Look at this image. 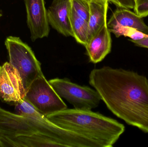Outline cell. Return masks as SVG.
I'll use <instances>...</instances> for the list:
<instances>
[{
    "label": "cell",
    "mask_w": 148,
    "mask_h": 147,
    "mask_svg": "<svg viewBox=\"0 0 148 147\" xmlns=\"http://www.w3.org/2000/svg\"><path fill=\"white\" fill-rule=\"evenodd\" d=\"M49 82L57 94L72 104L76 109L91 110L98 107L101 100L95 90L81 86L68 79L55 78Z\"/></svg>",
    "instance_id": "obj_6"
},
{
    "label": "cell",
    "mask_w": 148,
    "mask_h": 147,
    "mask_svg": "<svg viewBox=\"0 0 148 147\" xmlns=\"http://www.w3.org/2000/svg\"><path fill=\"white\" fill-rule=\"evenodd\" d=\"M26 90L19 72L8 62L0 66V98L15 103L25 98Z\"/></svg>",
    "instance_id": "obj_8"
},
{
    "label": "cell",
    "mask_w": 148,
    "mask_h": 147,
    "mask_svg": "<svg viewBox=\"0 0 148 147\" xmlns=\"http://www.w3.org/2000/svg\"><path fill=\"white\" fill-rule=\"evenodd\" d=\"M3 16V13L1 10H0V18Z\"/></svg>",
    "instance_id": "obj_21"
},
{
    "label": "cell",
    "mask_w": 148,
    "mask_h": 147,
    "mask_svg": "<svg viewBox=\"0 0 148 147\" xmlns=\"http://www.w3.org/2000/svg\"><path fill=\"white\" fill-rule=\"evenodd\" d=\"M47 119L57 126L100 144L112 147L125 131L116 120L91 110L66 109L49 115Z\"/></svg>",
    "instance_id": "obj_2"
},
{
    "label": "cell",
    "mask_w": 148,
    "mask_h": 147,
    "mask_svg": "<svg viewBox=\"0 0 148 147\" xmlns=\"http://www.w3.org/2000/svg\"><path fill=\"white\" fill-rule=\"evenodd\" d=\"M129 40L134 43L137 46L148 48V36L138 40H134L130 39H129Z\"/></svg>",
    "instance_id": "obj_19"
},
{
    "label": "cell",
    "mask_w": 148,
    "mask_h": 147,
    "mask_svg": "<svg viewBox=\"0 0 148 147\" xmlns=\"http://www.w3.org/2000/svg\"><path fill=\"white\" fill-rule=\"evenodd\" d=\"M71 8L76 14L88 22L90 16L89 2L84 0H71Z\"/></svg>",
    "instance_id": "obj_16"
},
{
    "label": "cell",
    "mask_w": 148,
    "mask_h": 147,
    "mask_svg": "<svg viewBox=\"0 0 148 147\" xmlns=\"http://www.w3.org/2000/svg\"><path fill=\"white\" fill-rule=\"evenodd\" d=\"M110 2L114 4L116 7L128 9H134V0H110Z\"/></svg>",
    "instance_id": "obj_18"
},
{
    "label": "cell",
    "mask_w": 148,
    "mask_h": 147,
    "mask_svg": "<svg viewBox=\"0 0 148 147\" xmlns=\"http://www.w3.org/2000/svg\"><path fill=\"white\" fill-rule=\"evenodd\" d=\"M89 4L90 16L88 22V42L98 33L103 26L107 23L109 1L90 2Z\"/></svg>",
    "instance_id": "obj_13"
},
{
    "label": "cell",
    "mask_w": 148,
    "mask_h": 147,
    "mask_svg": "<svg viewBox=\"0 0 148 147\" xmlns=\"http://www.w3.org/2000/svg\"><path fill=\"white\" fill-rule=\"evenodd\" d=\"M71 0H53L47 10L49 25L66 37L73 36L69 19Z\"/></svg>",
    "instance_id": "obj_9"
},
{
    "label": "cell",
    "mask_w": 148,
    "mask_h": 147,
    "mask_svg": "<svg viewBox=\"0 0 148 147\" xmlns=\"http://www.w3.org/2000/svg\"><path fill=\"white\" fill-rule=\"evenodd\" d=\"M135 13L141 18L148 16V0H135Z\"/></svg>",
    "instance_id": "obj_17"
},
{
    "label": "cell",
    "mask_w": 148,
    "mask_h": 147,
    "mask_svg": "<svg viewBox=\"0 0 148 147\" xmlns=\"http://www.w3.org/2000/svg\"><path fill=\"white\" fill-rule=\"evenodd\" d=\"M24 98L46 117L67 108L44 75L33 81L26 91Z\"/></svg>",
    "instance_id": "obj_5"
},
{
    "label": "cell",
    "mask_w": 148,
    "mask_h": 147,
    "mask_svg": "<svg viewBox=\"0 0 148 147\" xmlns=\"http://www.w3.org/2000/svg\"><path fill=\"white\" fill-rule=\"evenodd\" d=\"M112 40L107 22L85 46L90 62L96 64L103 60L111 51Z\"/></svg>",
    "instance_id": "obj_10"
},
{
    "label": "cell",
    "mask_w": 148,
    "mask_h": 147,
    "mask_svg": "<svg viewBox=\"0 0 148 147\" xmlns=\"http://www.w3.org/2000/svg\"><path fill=\"white\" fill-rule=\"evenodd\" d=\"M88 2H104L106 1L110 2V0H84Z\"/></svg>",
    "instance_id": "obj_20"
},
{
    "label": "cell",
    "mask_w": 148,
    "mask_h": 147,
    "mask_svg": "<svg viewBox=\"0 0 148 147\" xmlns=\"http://www.w3.org/2000/svg\"><path fill=\"white\" fill-rule=\"evenodd\" d=\"M117 38L123 36L128 37L130 39L138 40L148 37V34L144 33L133 28L125 26H114L108 28Z\"/></svg>",
    "instance_id": "obj_15"
},
{
    "label": "cell",
    "mask_w": 148,
    "mask_h": 147,
    "mask_svg": "<svg viewBox=\"0 0 148 147\" xmlns=\"http://www.w3.org/2000/svg\"><path fill=\"white\" fill-rule=\"evenodd\" d=\"M89 83L108 109L127 124L148 133V79L130 70H92Z\"/></svg>",
    "instance_id": "obj_1"
},
{
    "label": "cell",
    "mask_w": 148,
    "mask_h": 147,
    "mask_svg": "<svg viewBox=\"0 0 148 147\" xmlns=\"http://www.w3.org/2000/svg\"><path fill=\"white\" fill-rule=\"evenodd\" d=\"M27 13V23L34 42L38 39L47 37L50 27L47 10L44 0H24Z\"/></svg>",
    "instance_id": "obj_7"
},
{
    "label": "cell",
    "mask_w": 148,
    "mask_h": 147,
    "mask_svg": "<svg viewBox=\"0 0 148 147\" xmlns=\"http://www.w3.org/2000/svg\"><path fill=\"white\" fill-rule=\"evenodd\" d=\"M0 147H64L54 139L40 133L12 137L0 136Z\"/></svg>",
    "instance_id": "obj_11"
},
{
    "label": "cell",
    "mask_w": 148,
    "mask_h": 147,
    "mask_svg": "<svg viewBox=\"0 0 148 147\" xmlns=\"http://www.w3.org/2000/svg\"><path fill=\"white\" fill-rule=\"evenodd\" d=\"M4 45L9 63L19 72L26 92L34 80L43 75L40 63L31 47L19 37L8 36Z\"/></svg>",
    "instance_id": "obj_4"
},
{
    "label": "cell",
    "mask_w": 148,
    "mask_h": 147,
    "mask_svg": "<svg viewBox=\"0 0 148 147\" xmlns=\"http://www.w3.org/2000/svg\"><path fill=\"white\" fill-rule=\"evenodd\" d=\"M108 28L114 26L133 28L148 34V26L143 18L128 9L117 7L107 22Z\"/></svg>",
    "instance_id": "obj_12"
},
{
    "label": "cell",
    "mask_w": 148,
    "mask_h": 147,
    "mask_svg": "<svg viewBox=\"0 0 148 147\" xmlns=\"http://www.w3.org/2000/svg\"><path fill=\"white\" fill-rule=\"evenodd\" d=\"M134 1H135V0H134Z\"/></svg>",
    "instance_id": "obj_22"
},
{
    "label": "cell",
    "mask_w": 148,
    "mask_h": 147,
    "mask_svg": "<svg viewBox=\"0 0 148 147\" xmlns=\"http://www.w3.org/2000/svg\"><path fill=\"white\" fill-rule=\"evenodd\" d=\"M69 19L73 37L77 43L85 46L88 42V22L76 14L70 7Z\"/></svg>",
    "instance_id": "obj_14"
},
{
    "label": "cell",
    "mask_w": 148,
    "mask_h": 147,
    "mask_svg": "<svg viewBox=\"0 0 148 147\" xmlns=\"http://www.w3.org/2000/svg\"><path fill=\"white\" fill-rule=\"evenodd\" d=\"M15 110L17 114L33 120L36 133L41 134L54 139L64 147H102L96 142L56 125L40 114L25 98L16 104Z\"/></svg>",
    "instance_id": "obj_3"
}]
</instances>
